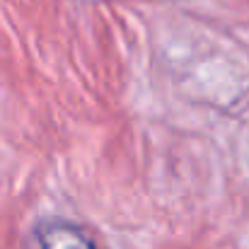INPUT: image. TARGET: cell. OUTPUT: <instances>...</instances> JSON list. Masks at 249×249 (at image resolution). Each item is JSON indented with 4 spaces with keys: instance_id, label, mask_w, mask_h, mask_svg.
I'll return each mask as SVG.
<instances>
[{
    "instance_id": "1",
    "label": "cell",
    "mask_w": 249,
    "mask_h": 249,
    "mask_svg": "<svg viewBox=\"0 0 249 249\" xmlns=\"http://www.w3.org/2000/svg\"><path fill=\"white\" fill-rule=\"evenodd\" d=\"M36 249H97L94 242L73 223H44L36 232Z\"/></svg>"
}]
</instances>
